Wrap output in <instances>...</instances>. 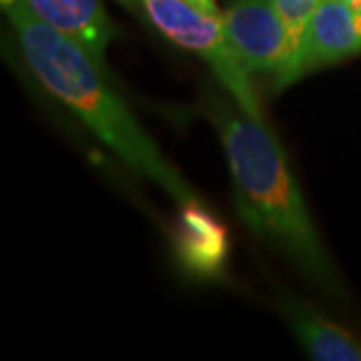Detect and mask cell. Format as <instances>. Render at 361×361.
<instances>
[{
	"label": "cell",
	"mask_w": 361,
	"mask_h": 361,
	"mask_svg": "<svg viewBox=\"0 0 361 361\" xmlns=\"http://www.w3.org/2000/svg\"><path fill=\"white\" fill-rule=\"evenodd\" d=\"M361 51V8L351 0H319L299 42L285 85Z\"/></svg>",
	"instance_id": "obj_5"
},
{
	"label": "cell",
	"mask_w": 361,
	"mask_h": 361,
	"mask_svg": "<svg viewBox=\"0 0 361 361\" xmlns=\"http://www.w3.org/2000/svg\"><path fill=\"white\" fill-rule=\"evenodd\" d=\"M209 115L219 129L229 159L241 219L261 241L293 259L313 281L334 289V269L275 135L263 121L219 101Z\"/></svg>",
	"instance_id": "obj_2"
},
{
	"label": "cell",
	"mask_w": 361,
	"mask_h": 361,
	"mask_svg": "<svg viewBox=\"0 0 361 361\" xmlns=\"http://www.w3.org/2000/svg\"><path fill=\"white\" fill-rule=\"evenodd\" d=\"M155 26L173 42L205 59L217 80L229 90L237 106L263 121L261 104L251 87L247 68L235 56L223 32L221 14H209L189 0H141Z\"/></svg>",
	"instance_id": "obj_3"
},
{
	"label": "cell",
	"mask_w": 361,
	"mask_h": 361,
	"mask_svg": "<svg viewBox=\"0 0 361 361\" xmlns=\"http://www.w3.org/2000/svg\"><path fill=\"white\" fill-rule=\"evenodd\" d=\"M191 4H195L197 8H201V11H205L209 14H219L217 13V6H215V2L213 0H189Z\"/></svg>",
	"instance_id": "obj_10"
},
{
	"label": "cell",
	"mask_w": 361,
	"mask_h": 361,
	"mask_svg": "<svg viewBox=\"0 0 361 361\" xmlns=\"http://www.w3.org/2000/svg\"><path fill=\"white\" fill-rule=\"evenodd\" d=\"M351 2H353L355 6H360V8H361V0H351Z\"/></svg>",
	"instance_id": "obj_12"
},
{
	"label": "cell",
	"mask_w": 361,
	"mask_h": 361,
	"mask_svg": "<svg viewBox=\"0 0 361 361\" xmlns=\"http://www.w3.org/2000/svg\"><path fill=\"white\" fill-rule=\"evenodd\" d=\"M223 32L247 71L267 73L283 87L297 49L273 0H233L221 13Z\"/></svg>",
	"instance_id": "obj_4"
},
{
	"label": "cell",
	"mask_w": 361,
	"mask_h": 361,
	"mask_svg": "<svg viewBox=\"0 0 361 361\" xmlns=\"http://www.w3.org/2000/svg\"><path fill=\"white\" fill-rule=\"evenodd\" d=\"M177 247L187 269L217 275L227 257V229L197 199L180 207Z\"/></svg>",
	"instance_id": "obj_7"
},
{
	"label": "cell",
	"mask_w": 361,
	"mask_h": 361,
	"mask_svg": "<svg viewBox=\"0 0 361 361\" xmlns=\"http://www.w3.org/2000/svg\"><path fill=\"white\" fill-rule=\"evenodd\" d=\"M283 311L297 339L313 360L361 361V345L341 327L325 322L315 311L297 301L283 303Z\"/></svg>",
	"instance_id": "obj_8"
},
{
	"label": "cell",
	"mask_w": 361,
	"mask_h": 361,
	"mask_svg": "<svg viewBox=\"0 0 361 361\" xmlns=\"http://www.w3.org/2000/svg\"><path fill=\"white\" fill-rule=\"evenodd\" d=\"M42 23L78 42L103 65L109 42L118 35L101 0H25Z\"/></svg>",
	"instance_id": "obj_6"
},
{
	"label": "cell",
	"mask_w": 361,
	"mask_h": 361,
	"mask_svg": "<svg viewBox=\"0 0 361 361\" xmlns=\"http://www.w3.org/2000/svg\"><path fill=\"white\" fill-rule=\"evenodd\" d=\"M273 2L287 25L295 49L299 51V42L305 32V26L310 23L311 14L315 13L319 0H273Z\"/></svg>",
	"instance_id": "obj_9"
},
{
	"label": "cell",
	"mask_w": 361,
	"mask_h": 361,
	"mask_svg": "<svg viewBox=\"0 0 361 361\" xmlns=\"http://www.w3.org/2000/svg\"><path fill=\"white\" fill-rule=\"evenodd\" d=\"M118 2H123L125 6H129L130 11H135V8H137V2H139V0H118Z\"/></svg>",
	"instance_id": "obj_11"
},
{
	"label": "cell",
	"mask_w": 361,
	"mask_h": 361,
	"mask_svg": "<svg viewBox=\"0 0 361 361\" xmlns=\"http://www.w3.org/2000/svg\"><path fill=\"white\" fill-rule=\"evenodd\" d=\"M26 66L56 101L68 106L135 173L157 183L180 207L197 201L187 180L159 153L123 97L78 42L42 23L25 0H2Z\"/></svg>",
	"instance_id": "obj_1"
}]
</instances>
